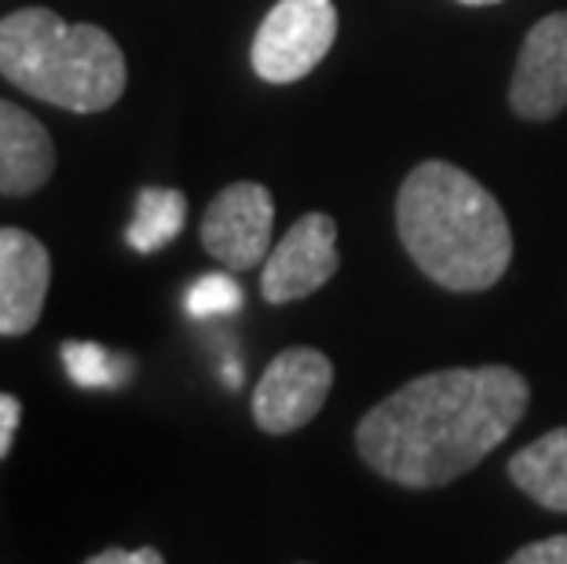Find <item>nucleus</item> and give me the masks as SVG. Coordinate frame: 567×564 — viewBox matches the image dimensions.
<instances>
[{
    "mask_svg": "<svg viewBox=\"0 0 567 564\" xmlns=\"http://www.w3.org/2000/svg\"><path fill=\"white\" fill-rule=\"evenodd\" d=\"M530 386L513 367L432 370L363 414L355 448L373 473L429 491L465 476L520 425Z\"/></svg>",
    "mask_w": 567,
    "mask_h": 564,
    "instance_id": "f257e3e1",
    "label": "nucleus"
},
{
    "mask_svg": "<svg viewBox=\"0 0 567 564\" xmlns=\"http://www.w3.org/2000/svg\"><path fill=\"white\" fill-rule=\"evenodd\" d=\"M395 227L410 260L454 294H480L509 271L513 227L502 202L451 162H421L395 198Z\"/></svg>",
    "mask_w": 567,
    "mask_h": 564,
    "instance_id": "f03ea898",
    "label": "nucleus"
},
{
    "mask_svg": "<svg viewBox=\"0 0 567 564\" xmlns=\"http://www.w3.org/2000/svg\"><path fill=\"white\" fill-rule=\"evenodd\" d=\"M0 78L59 111L100 114L128 85L125 52L92 22H66L48 8L0 19Z\"/></svg>",
    "mask_w": 567,
    "mask_h": 564,
    "instance_id": "7ed1b4c3",
    "label": "nucleus"
},
{
    "mask_svg": "<svg viewBox=\"0 0 567 564\" xmlns=\"http://www.w3.org/2000/svg\"><path fill=\"white\" fill-rule=\"evenodd\" d=\"M337 41L333 0H279L252 38V70L268 85H293L316 70Z\"/></svg>",
    "mask_w": 567,
    "mask_h": 564,
    "instance_id": "20e7f679",
    "label": "nucleus"
},
{
    "mask_svg": "<svg viewBox=\"0 0 567 564\" xmlns=\"http://www.w3.org/2000/svg\"><path fill=\"white\" fill-rule=\"evenodd\" d=\"M333 389V363L319 348H286L268 363L252 389V418L264 433L286 437L305 429L322 411Z\"/></svg>",
    "mask_w": 567,
    "mask_h": 564,
    "instance_id": "39448f33",
    "label": "nucleus"
},
{
    "mask_svg": "<svg viewBox=\"0 0 567 564\" xmlns=\"http://www.w3.org/2000/svg\"><path fill=\"white\" fill-rule=\"evenodd\" d=\"M275 198L264 184H231L213 198L202 221V246L227 271H249L268 260Z\"/></svg>",
    "mask_w": 567,
    "mask_h": 564,
    "instance_id": "423d86ee",
    "label": "nucleus"
},
{
    "mask_svg": "<svg viewBox=\"0 0 567 564\" xmlns=\"http://www.w3.org/2000/svg\"><path fill=\"white\" fill-rule=\"evenodd\" d=\"M341 268L337 257V221L326 213H305L279 238L264 260L260 294L268 305H289L322 290Z\"/></svg>",
    "mask_w": 567,
    "mask_h": 564,
    "instance_id": "0eeeda50",
    "label": "nucleus"
},
{
    "mask_svg": "<svg viewBox=\"0 0 567 564\" xmlns=\"http://www.w3.org/2000/svg\"><path fill=\"white\" fill-rule=\"evenodd\" d=\"M509 103L527 122H549L567 111V11H553L527 30Z\"/></svg>",
    "mask_w": 567,
    "mask_h": 564,
    "instance_id": "6e6552de",
    "label": "nucleus"
},
{
    "mask_svg": "<svg viewBox=\"0 0 567 564\" xmlns=\"http://www.w3.org/2000/svg\"><path fill=\"white\" fill-rule=\"evenodd\" d=\"M52 257L38 235L22 227H0V338H22L38 327Z\"/></svg>",
    "mask_w": 567,
    "mask_h": 564,
    "instance_id": "1a4fd4ad",
    "label": "nucleus"
},
{
    "mask_svg": "<svg viewBox=\"0 0 567 564\" xmlns=\"http://www.w3.org/2000/svg\"><path fill=\"white\" fill-rule=\"evenodd\" d=\"M55 173V143L22 106L0 100V195L27 198Z\"/></svg>",
    "mask_w": 567,
    "mask_h": 564,
    "instance_id": "9d476101",
    "label": "nucleus"
},
{
    "mask_svg": "<svg viewBox=\"0 0 567 564\" xmlns=\"http://www.w3.org/2000/svg\"><path fill=\"white\" fill-rule=\"evenodd\" d=\"M509 480L542 510L567 513V425L549 429L509 459Z\"/></svg>",
    "mask_w": 567,
    "mask_h": 564,
    "instance_id": "9b49d317",
    "label": "nucleus"
},
{
    "mask_svg": "<svg viewBox=\"0 0 567 564\" xmlns=\"http://www.w3.org/2000/svg\"><path fill=\"white\" fill-rule=\"evenodd\" d=\"M187 224V198L173 187H143L136 198V213L128 224V246L136 254H158Z\"/></svg>",
    "mask_w": 567,
    "mask_h": 564,
    "instance_id": "f8f14e48",
    "label": "nucleus"
},
{
    "mask_svg": "<svg viewBox=\"0 0 567 564\" xmlns=\"http://www.w3.org/2000/svg\"><path fill=\"white\" fill-rule=\"evenodd\" d=\"M63 367L81 389H122L132 378V359L95 341H63Z\"/></svg>",
    "mask_w": 567,
    "mask_h": 564,
    "instance_id": "ddd939ff",
    "label": "nucleus"
},
{
    "mask_svg": "<svg viewBox=\"0 0 567 564\" xmlns=\"http://www.w3.org/2000/svg\"><path fill=\"white\" fill-rule=\"evenodd\" d=\"M187 311L195 319H213V316H235L246 308V294L231 275H202L187 290Z\"/></svg>",
    "mask_w": 567,
    "mask_h": 564,
    "instance_id": "4468645a",
    "label": "nucleus"
},
{
    "mask_svg": "<svg viewBox=\"0 0 567 564\" xmlns=\"http://www.w3.org/2000/svg\"><path fill=\"white\" fill-rule=\"evenodd\" d=\"M509 561L513 564H567V535H553V539H538V543H527L524 550H516Z\"/></svg>",
    "mask_w": 567,
    "mask_h": 564,
    "instance_id": "2eb2a0df",
    "label": "nucleus"
},
{
    "mask_svg": "<svg viewBox=\"0 0 567 564\" xmlns=\"http://www.w3.org/2000/svg\"><path fill=\"white\" fill-rule=\"evenodd\" d=\"M19 418H22V403L11 392H0V459H8V454H11Z\"/></svg>",
    "mask_w": 567,
    "mask_h": 564,
    "instance_id": "dca6fc26",
    "label": "nucleus"
},
{
    "mask_svg": "<svg viewBox=\"0 0 567 564\" xmlns=\"http://www.w3.org/2000/svg\"><path fill=\"white\" fill-rule=\"evenodd\" d=\"M89 564H162V554L158 550H100V554H92Z\"/></svg>",
    "mask_w": 567,
    "mask_h": 564,
    "instance_id": "f3484780",
    "label": "nucleus"
},
{
    "mask_svg": "<svg viewBox=\"0 0 567 564\" xmlns=\"http://www.w3.org/2000/svg\"><path fill=\"white\" fill-rule=\"evenodd\" d=\"M224 381L231 389L243 386V367H238V359H227V363H224Z\"/></svg>",
    "mask_w": 567,
    "mask_h": 564,
    "instance_id": "a211bd4d",
    "label": "nucleus"
},
{
    "mask_svg": "<svg viewBox=\"0 0 567 564\" xmlns=\"http://www.w3.org/2000/svg\"><path fill=\"white\" fill-rule=\"evenodd\" d=\"M457 4H468V8H487V4H502V0H457Z\"/></svg>",
    "mask_w": 567,
    "mask_h": 564,
    "instance_id": "6ab92c4d",
    "label": "nucleus"
}]
</instances>
